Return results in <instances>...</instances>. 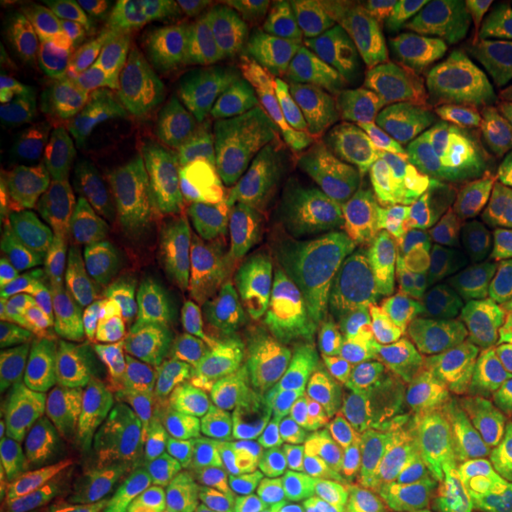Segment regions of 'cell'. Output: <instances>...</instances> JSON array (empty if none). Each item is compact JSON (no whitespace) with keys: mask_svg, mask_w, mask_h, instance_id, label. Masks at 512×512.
<instances>
[{"mask_svg":"<svg viewBox=\"0 0 512 512\" xmlns=\"http://www.w3.org/2000/svg\"><path fill=\"white\" fill-rule=\"evenodd\" d=\"M183 128L155 124L124 102H102L95 159L102 176L126 195L147 200L169 190Z\"/></svg>","mask_w":512,"mask_h":512,"instance_id":"cell-18","label":"cell"},{"mask_svg":"<svg viewBox=\"0 0 512 512\" xmlns=\"http://www.w3.org/2000/svg\"><path fill=\"white\" fill-rule=\"evenodd\" d=\"M188 392L190 373L174 332L157 316L133 323L110 389V411L133 451H171Z\"/></svg>","mask_w":512,"mask_h":512,"instance_id":"cell-10","label":"cell"},{"mask_svg":"<svg viewBox=\"0 0 512 512\" xmlns=\"http://www.w3.org/2000/svg\"><path fill=\"white\" fill-rule=\"evenodd\" d=\"M207 24L233 43H261L271 29L273 5L266 0H197Z\"/></svg>","mask_w":512,"mask_h":512,"instance_id":"cell-28","label":"cell"},{"mask_svg":"<svg viewBox=\"0 0 512 512\" xmlns=\"http://www.w3.org/2000/svg\"><path fill=\"white\" fill-rule=\"evenodd\" d=\"M128 311L98 304L50 332L36 351L24 392L43 406H83L98 399L126 342Z\"/></svg>","mask_w":512,"mask_h":512,"instance_id":"cell-12","label":"cell"},{"mask_svg":"<svg viewBox=\"0 0 512 512\" xmlns=\"http://www.w3.org/2000/svg\"><path fill=\"white\" fill-rule=\"evenodd\" d=\"M15 456L24 512H93L126 465V437L110 408L46 413L19 434Z\"/></svg>","mask_w":512,"mask_h":512,"instance_id":"cell-9","label":"cell"},{"mask_svg":"<svg viewBox=\"0 0 512 512\" xmlns=\"http://www.w3.org/2000/svg\"><path fill=\"white\" fill-rule=\"evenodd\" d=\"M271 456L287 512H384L354 384L285 422L271 437Z\"/></svg>","mask_w":512,"mask_h":512,"instance_id":"cell-6","label":"cell"},{"mask_svg":"<svg viewBox=\"0 0 512 512\" xmlns=\"http://www.w3.org/2000/svg\"><path fill=\"white\" fill-rule=\"evenodd\" d=\"M93 290L91 228L81 216L43 238L29 254L3 261L0 299L8 316L41 318L79 306Z\"/></svg>","mask_w":512,"mask_h":512,"instance_id":"cell-15","label":"cell"},{"mask_svg":"<svg viewBox=\"0 0 512 512\" xmlns=\"http://www.w3.org/2000/svg\"><path fill=\"white\" fill-rule=\"evenodd\" d=\"M150 53L155 76L181 102L185 119L200 112L211 100V95H214V72L202 60H197V57L152 48Z\"/></svg>","mask_w":512,"mask_h":512,"instance_id":"cell-27","label":"cell"},{"mask_svg":"<svg viewBox=\"0 0 512 512\" xmlns=\"http://www.w3.org/2000/svg\"><path fill=\"white\" fill-rule=\"evenodd\" d=\"M318 290V275L283 230L268 221L242 223L223 235L207 273L171 304L169 323L200 368L249 309Z\"/></svg>","mask_w":512,"mask_h":512,"instance_id":"cell-5","label":"cell"},{"mask_svg":"<svg viewBox=\"0 0 512 512\" xmlns=\"http://www.w3.org/2000/svg\"><path fill=\"white\" fill-rule=\"evenodd\" d=\"M477 512H512V508H503V505H491V508H477Z\"/></svg>","mask_w":512,"mask_h":512,"instance_id":"cell-32","label":"cell"},{"mask_svg":"<svg viewBox=\"0 0 512 512\" xmlns=\"http://www.w3.org/2000/svg\"><path fill=\"white\" fill-rule=\"evenodd\" d=\"M444 3L430 0H299L275 31L266 72L325 83L370 57L451 38Z\"/></svg>","mask_w":512,"mask_h":512,"instance_id":"cell-3","label":"cell"},{"mask_svg":"<svg viewBox=\"0 0 512 512\" xmlns=\"http://www.w3.org/2000/svg\"><path fill=\"white\" fill-rule=\"evenodd\" d=\"M128 105H131L140 117H145L147 121H155V124L176 128H183L185 124L183 105L159 79L145 83V86L133 95V100L128 102Z\"/></svg>","mask_w":512,"mask_h":512,"instance_id":"cell-30","label":"cell"},{"mask_svg":"<svg viewBox=\"0 0 512 512\" xmlns=\"http://www.w3.org/2000/svg\"><path fill=\"white\" fill-rule=\"evenodd\" d=\"M69 214L57 211L34 192L5 183L0 192V254L5 261L29 254L38 242L67 223Z\"/></svg>","mask_w":512,"mask_h":512,"instance_id":"cell-26","label":"cell"},{"mask_svg":"<svg viewBox=\"0 0 512 512\" xmlns=\"http://www.w3.org/2000/svg\"><path fill=\"white\" fill-rule=\"evenodd\" d=\"M181 470L171 451H131L119 477L93 512H190Z\"/></svg>","mask_w":512,"mask_h":512,"instance_id":"cell-25","label":"cell"},{"mask_svg":"<svg viewBox=\"0 0 512 512\" xmlns=\"http://www.w3.org/2000/svg\"><path fill=\"white\" fill-rule=\"evenodd\" d=\"M181 202L197 219L221 233L252 221L294 223L297 219V197L273 188L264 176L240 159L197 185Z\"/></svg>","mask_w":512,"mask_h":512,"instance_id":"cell-23","label":"cell"},{"mask_svg":"<svg viewBox=\"0 0 512 512\" xmlns=\"http://www.w3.org/2000/svg\"><path fill=\"white\" fill-rule=\"evenodd\" d=\"M55 31L79 57L100 105H128L145 83L157 79L150 48L119 17L98 10H72L55 19Z\"/></svg>","mask_w":512,"mask_h":512,"instance_id":"cell-19","label":"cell"},{"mask_svg":"<svg viewBox=\"0 0 512 512\" xmlns=\"http://www.w3.org/2000/svg\"><path fill=\"white\" fill-rule=\"evenodd\" d=\"M453 418L496 399L512 401V304L491 320L482 339L444 373Z\"/></svg>","mask_w":512,"mask_h":512,"instance_id":"cell-24","label":"cell"},{"mask_svg":"<svg viewBox=\"0 0 512 512\" xmlns=\"http://www.w3.org/2000/svg\"><path fill=\"white\" fill-rule=\"evenodd\" d=\"M446 240L496 306L512 299V169L475 176L446 207Z\"/></svg>","mask_w":512,"mask_h":512,"instance_id":"cell-14","label":"cell"},{"mask_svg":"<svg viewBox=\"0 0 512 512\" xmlns=\"http://www.w3.org/2000/svg\"><path fill=\"white\" fill-rule=\"evenodd\" d=\"M294 245L332 290L363 294L411 252L413 216L354 128L330 114L297 195Z\"/></svg>","mask_w":512,"mask_h":512,"instance_id":"cell-1","label":"cell"},{"mask_svg":"<svg viewBox=\"0 0 512 512\" xmlns=\"http://www.w3.org/2000/svg\"><path fill=\"white\" fill-rule=\"evenodd\" d=\"M110 8L152 50H171L197 57L219 81L233 74V57L197 12L185 0H114Z\"/></svg>","mask_w":512,"mask_h":512,"instance_id":"cell-22","label":"cell"},{"mask_svg":"<svg viewBox=\"0 0 512 512\" xmlns=\"http://www.w3.org/2000/svg\"><path fill=\"white\" fill-rule=\"evenodd\" d=\"M494 302L432 238L401 273L389 309V339L418 368L446 373L494 320Z\"/></svg>","mask_w":512,"mask_h":512,"instance_id":"cell-8","label":"cell"},{"mask_svg":"<svg viewBox=\"0 0 512 512\" xmlns=\"http://www.w3.org/2000/svg\"><path fill=\"white\" fill-rule=\"evenodd\" d=\"M444 10L453 29L477 43L501 36L512 24V0H446Z\"/></svg>","mask_w":512,"mask_h":512,"instance_id":"cell-29","label":"cell"},{"mask_svg":"<svg viewBox=\"0 0 512 512\" xmlns=\"http://www.w3.org/2000/svg\"><path fill=\"white\" fill-rule=\"evenodd\" d=\"M183 463L200 494L226 512H287L278 472L223 401L202 399L190 408Z\"/></svg>","mask_w":512,"mask_h":512,"instance_id":"cell-11","label":"cell"},{"mask_svg":"<svg viewBox=\"0 0 512 512\" xmlns=\"http://www.w3.org/2000/svg\"><path fill=\"white\" fill-rule=\"evenodd\" d=\"M472 60L389 69L358 93V119L370 147L389 171L408 181L460 162L470 114Z\"/></svg>","mask_w":512,"mask_h":512,"instance_id":"cell-4","label":"cell"},{"mask_svg":"<svg viewBox=\"0 0 512 512\" xmlns=\"http://www.w3.org/2000/svg\"><path fill=\"white\" fill-rule=\"evenodd\" d=\"M302 83L280 79L271 72H261L238 98L223 102L204 112L190 124L178 140V150L171 171L169 192L183 200L197 185L209 181L240 157L242 147L252 136L256 119L275 100L294 91Z\"/></svg>","mask_w":512,"mask_h":512,"instance_id":"cell-17","label":"cell"},{"mask_svg":"<svg viewBox=\"0 0 512 512\" xmlns=\"http://www.w3.org/2000/svg\"><path fill=\"white\" fill-rule=\"evenodd\" d=\"M460 162L512 164V36L472 62L470 114Z\"/></svg>","mask_w":512,"mask_h":512,"instance_id":"cell-21","label":"cell"},{"mask_svg":"<svg viewBox=\"0 0 512 512\" xmlns=\"http://www.w3.org/2000/svg\"><path fill=\"white\" fill-rule=\"evenodd\" d=\"M325 119V83H302L261 112L238 159L264 176L273 188L297 197L299 185L318 155L328 124Z\"/></svg>","mask_w":512,"mask_h":512,"instance_id":"cell-16","label":"cell"},{"mask_svg":"<svg viewBox=\"0 0 512 512\" xmlns=\"http://www.w3.org/2000/svg\"><path fill=\"white\" fill-rule=\"evenodd\" d=\"M384 512H460L444 384L368 351L354 368Z\"/></svg>","mask_w":512,"mask_h":512,"instance_id":"cell-2","label":"cell"},{"mask_svg":"<svg viewBox=\"0 0 512 512\" xmlns=\"http://www.w3.org/2000/svg\"><path fill=\"white\" fill-rule=\"evenodd\" d=\"M190 512H226L219 505V501H214L209 494H200L192 501V510Z\"/></svg>","mask_w":512,"mask_h":512,"instance_id":"cell-31","label":"cell"},{"mask_svg":"<svg viewBox=\"0 0 512 512\" xmlns=\"http://www.w3.org/2000/svg\"><path fill=\"white\" fill-rule=\"evenodd\" d=\"M451 472L463 501L512 508V401L496 399L451 422Z\"/></svg>","mask_w":512,"mask_h":512,"instance_id":"cell-20","label":"cell"},{"mask_svg":"<svg viewBox=\"0 0 512 512\" xmlns=\"http://www.w3.org/2000/svg\"><path fill=\"white\" fill-rule=\"evenodd\" d=\"M223 235L166 190L138 200L105 230L100 273L136 299L176 302L207 273Z\"/></svg>","mask_w":512,"mask_h":512,"instance_id":"cell-7","label":"cell"},{"mask_svg":"<svg viewBox=\"0 0 512 512\" xmlns=\"http://www.w3.org/2000/svg\"><path fill=\"white\" fill-rule=\"evenodd\" d=\"M15 74L17 91L50 147L69 159L88 157L100 112L95 88L55 29H38L22 43Z\"/></svg>","mask_w":512,"mask_h":512,"instance_id":"cell-13","label":"cell"}]
</instances>
